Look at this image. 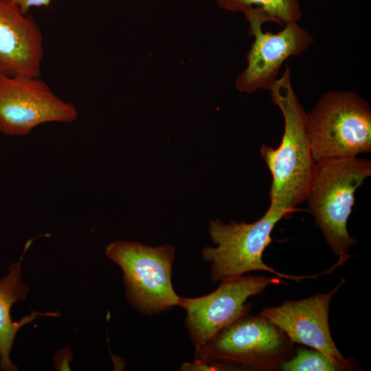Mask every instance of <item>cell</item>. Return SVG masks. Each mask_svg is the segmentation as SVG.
Returning <instances> with one entry per match:
<instances>
[{"mask_svg":"<svg viewBox=\"0 0 371 371\" xmlns=\"http://www.w3.org/2000/svg\"><path fill=\"white\" fill-rule=\"evenodd\" d=\"M269 91L284 124L277 148L265 144L260 147L262 157L272 176L268 210L292 214L305 202L316 163L308 133L306 112L293 89L288 66Z\"/></svg>","mask_w":371,"mask_h":371,"instance_id":"1","label":"cell"},{"mask_svg":"<svg viewBox=\"0 0 371 371\" xmlns=\"http://www.w3.org/2000/svg\"><path fill=\"white\" fill-rule=\"evenodd\" d=\"M371 175V161L358 157L317 162L305 201L308 212L338 260L330 269L350 258V247L357 243L347 229L355 203V193Z\"/></svg>","mask_w":371,"mask_h":371,"instance_id":"2","label":"cell"},{"mask_svg":"<svg viewBox=\"0 0 371 371\" xmlns=\"http://www.w3.org/2000/svg\"><path fill=\"white\" fill-rule=\"evenodd\" d=\"M306 121L315 163L371 152V109L353 91L325 93L306 113Z\"/></svg>","mask_w":371,"mask_h":371,"instance_id":"3","label":"cell"},{"mask_svg":"<svg viewBox=\"0 0 371 371\" xmlns=\"http://www.w3.org/2000/svg\"><path fill=\"white\" fill-rule=\"evenodd\" d=\"M288 214L286 211L267 210L260 218L251 223L233 221L226 224L219 219L210 221L209 234L217 247H205L201 254L205 261L211 263V280L221 282L254 271L270 272L296 282L317 278V275L282 273L262 260L263 252L271 242L273 229Z\"/></svg>","mask_w":371,"mask_h":371,"instance_id":"4","label":"cell"},{"mask_svg":"<svg viewBox=\"0 0 371 371\" xmlns=\"http://www.w3.org/2000/svg\"><path fill=\"white\" fill-rule=\"evenodd\" d=\"M174 247H150L138 242L116 240L105 249L108 258L123 271L126 297L139 313L153 315L177 306L172 284Z\"/></svg>","mask_w":371,"mask_h":371,"instance_id":"5","label":"cell"},{"mask_svg":"<svg viewBox=\"0 0 371 371\" xmlns=\"http://www.w3.org/2000/svg\"><path fill=\"white\" fill-rule=\"evenodd\" d=\"M293 342L263 317L247 313L195 350L194 360L216 361L237 368L276 370L289 359Z\"/></svg>","mask_w":371,"mask_h":371,"instance_id":"6","label":"cell"},{"mask_svg":"<svg viewBox=\"0 0 371 371\" xmlns=\"http://www.w3.org/2000/svg\"><path fill=\"white\" fill-rule=\"evenodd\" d=\"M286 284L280 278L240 276L221 281L214 291L201 297L179 296L177 306L186 311L184 324L195 350L221 329L249 313L247 299L272 284Z\"/></svg>","mask_w":371,"mask_h":371,"instance_id":"7","label":"cell"},{"mask_svg":"<svg viewBox=\"0 0 371 371\" xmlns=\"http://www.w3.org/2000/svg\"><path fill=\"white\" fill-rule=\"evenodd\" d=\"M77 116L75 106L59 98L40 77L0 72V132L24 136L41 124L69 123Z\"/></svg>","mask_w":371,"mask_h":371,"instance_id":"8","label":"cell"},{"mask_svg":"<svg viewBox=\"0 0 371 371\" xmlns=\"http://www.w3.org/2000/svg\"><path fill=\"white\" fill-rule=\"evenodd\" d=\"M344 282L342 279L327 293L264 308L258 315L280 328L292 342L317 350L335 361L342 370H350L353 363L337 349L328 324L331 300Z\"/></svg>","mask_w":371,"mask_h":371,"instance_id":"9","label":"cell"},{"mask_svg":"<svg viewBox=\"0 0 371 371\" xmlns=\"http://www.w3.org/2000/svg\"><path fill=\"white\" fill-rule=\"evenodd\" d=\"M247 21L254 40L247 55V65L237 78L236 88L247 93L258 89L269 91L283 63L304 52L313 43V37L297 23H288L273 34L263 32V24L256 19Z\"/></svg>","mask_w":371,"mask_h":371,"instance_id":"10","label":"cell"},{"mask_svg":"<svg viewBox=\"0 0 371 371\" xmlns=\"http://www.w3.org/2000/svg\"><path fill=\"white\" fill-rule=\"evenodd\" d=\"M43 38L34 19L10 0H0V72L41 77Z\"/></svg>","mask_w":371,"mask_h":371,"instance_id":"11","label":"cell"},{"mask_svg":"<svg viewBox=\"0 0 371 371\" xmlns=\"http://www.w3.org/2000/svg\"><path fill=\"white\" fill-rule=\"evenodd\" d=\"M9 269V273L0 279V368L1 370L14 371L17 367L10 361V353L19 330L38 316H58V314L32 311L19 321L13 322L10 316L12 306L26 298L28 288L22 282L21 261L12 263Z\"/></svg>","mask_w":371,"mask_h":371,"instance_id":"12","label":"cell"},{"mask_svg":"<svg viewBox=\"0 0 371 371\" xmlns=\"http://www.w3.org/2000/svg\"><path fill=\"white\" fill-rule=\"evenodd\" d=\"M219 7L232 12H242L279 25L297 23L302 16L300 0H216Z\"/></svg>","mask_w":371,"mask_h":371,"instance_id":"13","label":"cell"},{"mask_svg":"<svg viewBox=\"0 0 371 371\" xmlns=\"http://www.w3.org/2000/svg\"><path fill=\"white\" fill-rule=\"evenodd\" d=\"M280 370L284 371H337L341 368L326 354L313 349L299 348L296 355L285 361Z\"/></svg>","mask_w":371,"mask_h":371,"instance_id":"14","label":"cell"},{"mask_svg":"<svg viewBox=\"0 0 371 371\" xmlns=\"http://www.w3.org/2000/svg\"><path fill=\"white\" fill-rule=\"evenodd\" d=\"M14 3L21 12L27 14L28 10L32 7L47 6L52 0H10Z\"/></svg>","mask_w":371,"mask_h":371,"instance_id":"15","label":"cell"}]
</instances>
